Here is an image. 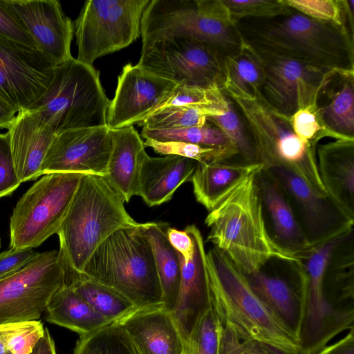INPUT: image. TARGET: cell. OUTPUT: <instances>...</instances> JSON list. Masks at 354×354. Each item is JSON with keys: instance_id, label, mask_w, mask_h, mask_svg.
Wrapping results in <instances>:
<instances>
[{"instance_id": "cell-41", "label": "cell", "mask_w": 354, "mask_h": 354, "mask_svg": "<svg viewBox=\"0 0 354 354\" xmlns=\"http://www.w3.org/2000/svg\"><path fill=\"white\" fill-rule=\"evenodd\" d=\"M144 145L152 148L155 152L160 154L180 156L199 162L227 161L236 156L228 150L183 142H159L146 139Z\"/></svg>"}, {"instance_id": "cell-33", "label": "cell", "mask_w": 354, "mask_h": 354, "mask_svg": "<svg viewBox=\"0 0 354 354\" xmlns=\"http://www.w3.org/2000/svg\"><path fill=\"white\" fill-rule=\"evenodd\" d=\"M66 283L111 322H118L139 309L118 291L82 274L66 273Z\"/></svg>"}, {"instance_id": "cell-36", "label": "cell", "mask_w": 354, "mask_h": 354, "mask_svg": "<svg viewBox=\"0 0 354 354\" xmlns=\"http://www.w3.org/2000/svg\"><path fill=\"white\" fill-rule=\"evenodd\" d=\"M223 112L198 107L171 106L156 111L138 125L163 130L203 126L207 122L208 116L221 115Z\"/></svg>"}, {"instance_id": "cell-1", "label": "cell", "mask_w": 354, "mask_h": 354, "mask_svg": "<svg viewBox=\"0 0 354 354\" xmlns=\"http://www.w3.org/2000/svg\"><path fill=\"white\" fill-rule=\"evenodd\" d=\"M235 26L240 37L257 50L338 73L354 71L353 34L346 26L292 8L271 18L241 19Z\"/></svg>"}, {"instance_id": "cell-3", "label": "cell", "mask_w": 354, "mask_h": 354, "mask_svg": "<svg viewBox=\"0 0 354 354\" xmlns=\"http://www.w3.org/2000/svg\"><path fill=\"white\" fill-rule=\"evenodd\" d=\"M206 260L212 306L221 325L274 354H299V343L255 295L246 275L215 248Z\"/></svg>"}, {"instance_id": "cell-14", "label": "cell", "mask_w": 354, "mask_h": 354, "mask_svg": "<svg viewBox=\"0 0 354 354\" xmlns=\"http://www.w3.org/2000/svg\"><path fill=\"white\" fill-rule=\"evenodd\" d=\"M349 234L316 247L301 260L306 277V289L299 338V354H316L337 334L354 328L332 310L324 295V277L330 259Z\"/></svg>"}, {"instance_id": "cell-46", "label": "cell", "mask_w": 354, "mask_h": 354, "mask_svg": "<svg viewBox=\"0 0 354 354\" xmlns=\"http://www.w3.org/2000/svg\"><path fill=\"white\" fill-rule=\"evenodd\" d=\"M219 354L274 353L253 340L239 337L232 330L222 326L220 335Z\"/></svg>"}, {"instance_id": "cell-29", "label": "cell", "mask_w": 354, "mask_h": 354, "mask_svg": "<svg viewBox=\"0 0 354 354\" xmlns=\"http://www.w3.org/2000/svg\"><path fill=\"white\" fill-rule=\"evenodd\" d=\"M324 126L343 140H354V71L336 73L319 93Z\"/></svg>"}, {"instance_id": "cell-37", "label": "cell", "mask_w": 354, "mask_h": 354, "mask_svg": "<svg viewBox=\"0 0 354 354\" xmlns=\"http://www.w3.org/2000/svg\"><path fill=\"white\" fill-rule=\"evenodd\" d=\"M287 7L310 18L346 26L353 34L354 24L348 15L353 12V0H281Z\"/></svg>"}, {"instance_id": "cell-23", "label": "cell", "mask_w": 354, "mask_h": 354, "mask_svg": "<svg viewBox=\"0 0 354 354\" xmlns=\"http://www.w3.org/2000/svg\"><path fill=\"white\" fill-rule=\"evenodd\" d=\"M263 207L270 218L277 244L299 259L306 258L314 249L309 243L292 205L277 180L265 169L256 174Z\"/></svg>"}, {"instance_id": "cell-45", "label": "cell", "mask_w": 354, "mask_h": 354, "mask_svg": "<svg viewBox=\"0 0 354 354\" xmlns=\"http://www.w3.org/2000/svg\"><path fill=\"white\" fill-rule=\"evenodd\" d=\"M0 37L38 49L32 37L4 0H0Z\"/></svg>"}, {"instance_id": "cell-32", "label": "cell", "mask_w": 354, "mask_h": 354, "mask_svg": "<svg viewBox=\"0 0 354 354\" xmlns=\"http://www.w3.org/2000/svg\"><path fill=\"white\" fill-rule=\"evenodd\" d=\"M264 68L259 52L241 38L238 50L223 57L221 88L227 95L260 93Z\"/></svg>"}, {"instance_id": "cell-48", "label": "cell", "mask_w": 354, "mask_h": 354, "mask_svg": "<svg viewBox=\"0 0 354 354\" xmlns=\"http://www.w3.org/2000/svg\"><path fill=\"white\" fill-rule=\"evenodd\" d=\"M167 239L172 247L188 262L194 251V243L189 234L185 231H180L174 227H167L166 230Z\"/></svg>"}, {"instance_id": "cell-44", "label": "cell", "mask_w": 354, "mask_h": 354, "mask_svg": "<svg viewBox=\"0 0 354 354\" xmlns=\"http://www.w3.org/2000/svg\"><path fill=\"white\" fill-rule=\"evenodd\" d=\"M21 183L15 169L8 133H0V198L12 194Z\"/></svg>"}, {"instance_id": "cell-43", "label": "cell", "mask_w": 354, "mask_h": 354, "mask_svg": "<svg viewBox=\"0 0 354 354\" xmlns=\"http://www.w3.org/2000/svg\"><path fill=\"white\" fill-rule=\"evenodd\" d=\"M234 24L244 19L271 18L286 13L281 0H223Z\"/></svg>"}, {"instance_id": "cell-40", "label": "cell", "mask_w": 354, "mask_h": 354, "mask_svg": "<svg viewBox=\"0 0 354 354\" xmlns=\"http://www.w3.org/2000/svg\"><path fill=\"white\" fill-rule=\"evenodd\" d=\"M221 326L211 306L194 328L186 343L184 354H219Z\"/></svg>"}, {"instance_id": "cell-52", "label": "cell", "mask_w": 354, "mask_h": 354, "mask_svg": "<svg viewBox=\"0 0 354 354\" xmlns=\"http://www.w3.org/2000/svg\"><path fill=\"white\" fill-rule=\"evenodd\" d=\"M0 354H10L1 342H0Z\"/></svg>"}, {"instance_id": "cell-42", "label": "cell", "mask_w": 354, "mask_h": 354, "mask_svg": "<svg viewBox=\"0 0 354 354\" xmlns=\"http://www.w3.org/2000/svg\"><path fill=\"white\" fill-rule=\"evenodd\" d=\"M290 122L297 136L315 149L319 140L324 138L341 139L324 126L318 111L317 104L298 110L290 118Z\"/></svg>"}, {"instance_id": "cell-26", "label": "cell", "mask_w": 354, "mask_h": 354, "mask_svg": "<svg viewBox=\"0 0 354 354\" xmlns=\"http://www.w3.org/2000/svg\"><path fill=\"white\" fill-rule=\"evenodd\" d=\"M110 132L112 147L105 176L128 203L138 194L140 174L148 154L133 126L110 129Z\"/></svg>"}, {"instance_id": "cell-17", "label": "cell", "mask_w": 354, "mask_h": 354, "mask_svg": "<svg viewBox=\"0 0 354 354\" xmlns=\"http://www.w3.org/2000/svg\"><path fill=\"white\" fill-rule=\"evenodd\" d=\"M112 147L108 126L70 129L58 133L40 169L51 173H80L106 176Z\"/></svg>"}, {"instance_id": "cell-11", "label": "cell", "mask_w": 354, "mask_h": 354, "mask_svg": "<svg viewBox=\"0 0 354 354\" xmlns=\"http://www.w3.org/2000/svg\"><path fill=\"white\" fill-rule=\"evenodd\" d=\"M66 283L59 251L39 252L21 270L0 279V324L39 319Z\"/></svg>"}, {"instance_id": "cell-49", "label": "cell", "mask_w": 354, "mask_h": 354, "mask_svg": "<svg viewBox=\"0 0 354 354\" xmlns=\"http://www.w3.org/2000/svg\"><path fill=\"white\" fill-rule=\"evenodd\" d=\"M316 354H354V328L342 339L326 346Z\"/></svg>"}, {"instance_id": "cell-5", "label": "cell", "mask_w": 354, "mask_h": 354, "mask_svg": "<svg viewBox=\"0 0 354 354\" xmlns=\"http://www.w3.org/2000/svg\"><path fill=\"white\" fill-rule=\"evenodd\" d=\"M141 225L111 234L81 274L118 291L139 309L165 307L153 253Z\"/></svg>"}, {"instance_id": "cell-6", "label": "cell", "mask_w": 354, "mask_h": 354, "mask_svg": "<svg viewBox=\"0 0 354 354\" xmlns=\"http://www.w3.org/2000/svg\"><path fill=\"white\" fill-rule=\"evenodd\" d=\"M227 96L245 121L263 169L286 167L304 180L319 196H328L319 174L316 149L297 136L289 118L274 110L260 93Z\"/></svg>"}, {"instance_id": "cell-7", "label": "cell", "mask_w": 354, "mask_h": 354, "mask_svg": "<svg viewBox=\"0 0 354 354\" xmlns=\"http://www.w3.org/2000/svg\"><path fill=\"white\" fill-rule=\"evenodd\" d=\"M142 44L173 37L212 46L224 56L236 53L241 37L223 0H150L140 24Z\"/></svg>"}, {"instance_id": "cell-51", "label": "cell", "mask_w": 354, "mask_h": 354, "mask_svg": "<svg viewBox=\"0 0 354 354\" xmlns=\"http://www.w3.org/2000/svg\"><path fill=\"white\" fill-rule=\"evenodd\" d=\"M18 111L13 106L0 101V129H8Z\"/></svg>"}, {"instance_id": "cell-8", "label": "cell", "mask_w": 354, "mask_h": 354, "mask_svg": "<svg viewBox=\"0 0 354 354\" xmlns=\"http://www.w3.org/2000/svg\"><path fill=\"white\" fill-rule=\"evenodd\" d=\"M109 104L98 72L72 57L54 68L48 88L27 109L41 111L58 134L107 126Z\"/></svg>"}, {"instance_id": "cell-10", "label": "cell", "mask_w": 354, "mask_h": 354, "mask_svg": "<svg viewBox=\"0 0 354 354\" xmlns=\"http://www.w3.org/2000/svg\"><path fill=\"white\" fill-rule=\"evenodd\" d=\"M150 0L84 2L74 23L78 61L93 66L99 57L127 47L140 36L142 14Z\"/></svg>"}, {"instance_id": "cell-34", "label": "cell", "mask_w": 354, "mask_h": 354, "mask_svg": "<svg viewBox=\"0 0 354 354\" xmlns=\"http://www.w3.org/2000/svg\"><path fill=\"white\" fill-rule=\"evenodd\" d=\"M143 138L159 142H183L203 147L228 150L239 156L238 151L224 133L212 123L175 129H151L142 127Z\"/></svg>"}, {"instance_id": "cell-20", "label": "cell", "mask_w": 354, "mask_h": 354, "mask_svg": "<svg viewBox=\"0 0 354 354\" xmlns=\"http://www.w3.org/2000/svg\"><path fill=\"white\" fill-rule=\"evenodd\" d=\"M35 41L37 47L55 66L72 58L74 25L57 0H4Z\"/></svg>"}, {"instance_id": "cell-16", "label": "cell", "mask_w": 354, "mask_h": 354, "mask_svg": "<svg viewBox=\"0 0 354 354\" xmlns=\"http://www.w3.org/2000/svg\"><path fill=\"white\" fill-rule=\"evenodd\" d=\"M53 64L38 49L0 37V101L28 109L48 88Z\"/></svg>"}, {"instance_id": "cell-27", "label": "cell", "mask_w": 354, "mask_h": 354, "mask_svg": "<svg viewBox=\"0 0 354 354\" xmlns=\"http://www.w3.org/2000/svg\"><path fill=\"white\" fill-rule=\"evenodd\" d=\"M199 162L180 156H147L142 165L138 196L149 206L169 201L176 190L191 180Z\"/></svg>"}, {"instance_id": "cell-24", "label": "cell", "mask_w": 354, "mask_h": 354, "mask_svg": "<svg viewBox=\"0 0 354 354\" xmlns=\"http://www.w3.org/2000/svg\"><path fill=\"white\" fill-rule=\"evenodd\" d=\"M117 323L140 354H184L185 342L165 306L138 309Z\"/></svg>"}, {"instance_id": "cell-35", "label": "cell", "mask_w": 354, "mask_h": 354, "mask_svg": "<svg viewBox=\"0 0 354 354\" xmlns=\"http://www.w3.org/2000/svg\"><path fill=\"white\" fill-rule=\"evenodd\" d=\"M73 354H140L128 335L117 323L80 336Z\"/></svg>"}, {"instance_id": "cell-50", "label": "cell", "mask_w": 354, "mask_h": 354, "mask_svg": "<svg viewBox=\"0 0 354 354\" xmlns=\"http://www.w3.org/2000/svg\"><path fill=\"white\" fill-rule=\"evenodd\" d=\"M30 354H57L53 339L47 328Z\"/></svg>"}, {"instance_id": "cell-2", "label": "cell", "mask_w": 354, "mask_h": 354, "mask_svg": "<svg viewBox=\"0 0 354 354\" xmlns=\"http://www.w3.org/2000/svg\"><path fill=\"white\" fill-rule=\"evenodd\" d=\"M205 223L209 228L207 241L246 276L272 260H301L280 248L267 228L256 174L210 211Z\"/></svg>"}, {"instance_id": "cell-13", "label": "cell", "mask_w": 354, "mask_h": 354, "mask_svg": "<svg viewBox=\"0 0 354 354\" xmlns=\"http://www.w3.org/2000/svg\"><path fill=\"white\" fill-rule=\"evenodd\" d=\"M257 50L264 68L260 94L274 110L289 118L301 109L317 104L320 91L338 73Z\"/></svg>"}, {"instance_id": "cell-18", "label": "cell", "mask_w": 354, "mask_h": 354, "mask_svg": "<svg viewBox=\"0 0 354 354\" xmlns=\"http://www.w3.org/2000/svg\"><path fill=\"white\" fill-rule=\"evenodd\" d=\"M178 84L151 73L138 64H126L118 78L107 112L110 129L140 124L153 113Z\"/></svg>"}, {"instance_id": "cell-39", "label": "cell", "mask_w": 354, "mask_h": 354, "mask_svg": "<svg viewBox=\"0 0 354 354\" xmlns=\"http://www.w3.org/2000/svg\"><path fill=\"white\" fill-rule=\"evenodd\" d=\"M44 329L37 320L0 324V342L10 354H30Z\"/></svg>"}, {"instance_id": "cell-22", "label": "cell", "mask_w": 354, "mask_h": 354, "mask_svg": "<svg viewBox=\"0 0 354 354\" xmlns=\"http://www.w3.org/2000/svg\"><path fill=\"white\" fill-rule=\"evenodd\" d=\"M8 133L18 178L21 183L37 179L57 135L55 128L41 111L24 109L17 112Z\"/></svg>"}, {"instance_id": "cell-19", "label": "cell", "mask_w": 354, "mask_h": 354, "mask_svg": "<svg viewBox=\"0 0 354 354\" xmlns=\"http://www.w3.org/2000/svg\"><path fill=\"white\" fill-rule=\"evenodd\" d=\"M246 277L255 295L299 343L306 289L302 261L290 263L289 270L285 274L262 268Z\"/></svg>"}, {"instance_id": "cell-12", "label": "cell", "mask_w": 354, "mask_h": 354, "mask_svg": "<svg viewBox=\"0 0 354 354\" xmlns=\"http://www.w3.org/2000/svg\"><path fill=\"white\" fill-rule=\"evenodd\" d=\"M224 55L216 48L183 37L142 45L138 65L177 84L221 87Z\"/></svg>"}, {"instance_id": "cell-4", "label": "cell", "mask_w": 354, "mask_h": 354, "mask_svg": "<svg viewBox=\"0 0 354 354\" xmlns=\"http://www.w3.org/2000/svg\"><path fill=\"white\" fill-rule=\"evenodd\" d=\"M124 202L105 176L83 175L57 233L66 273L81 274L95 249L111 234L138 225Z\"/></svg>"}, {"instance_id": "cell-25", "label": "cell", "mask_w": 354, "mask_h": 354, "mask_svg": "<svg viewBox=\"0 0 354 354\" xmlns=\"http://www.w3.org/2000/svg\"><path fill=\"white\" fill-rule=\"evenodd\" d=\"M321 180L334 202L354 218V140H335L317 145Z\"/></svg>"}, {"instance_id": "cell-38", "label": "cell", "mask_w": 354, "mask_h": 354, "mask_svg": "<svg viewBox=\"0 0 354 354\" xmlns=\"http://www.w3.org/2000/svg\"><path fill=\"white\" fill-rule=\"evenodd\" d=\"M207 120L218 128L232 143L243 163H260L253 142L229 97L224 112L221 115L208 116Z\"/></svg>"}, {"instance_id": "cell-47", "label": "cell", "mask_w": 354, "mask_h": 354, "mask_svg": "<svg viewBox=\"0 0 354 354\" xmlns=\"http://www.w3.org/2000/svg\"><path fill=\"white\" fill-rule=\"evenodd\" d=\"M39 252L33 249L14 250L9 248L0 253V279L21 270L36 258Z\"/></svg>"}, {"instance_id": "cell-9", "label": "cell", "mask_w": 354, "mask_h": 354, "mask_svg": "<svg viewBox=\"0 0 354 354\" xmlns=\"http://www.w3.org/2000/svg\"><path fill=\"white\" fill-rule=\"evenodd\" d=\"M83 175L51 173L36 181L13 209L10 248L33 249L57 234Z\"/></svg>"}, {"instance_id": "cell-28", "label": "cell", "mask_w": 354, "mask_h": 354, "mask_svg": "<svg viewBox=\"0 0 354 354\" xmlns=\"http://www.w3.org/2000/svg\"><path fill=\"white\" fill-rule=\"evenodd\" d=\"M263 168L261 163L198 162L191 178L195 198L210 212L246 178Z\"/></svg>"}, {"instance_id": "cell-31", "label": "cell", "mask_w": 354, "mask_h": 354, "mask_svg": "<svg viewBox=\"0 0 354 354\" xmlns=\"http://www.w3.org/2000/svg\"><path fill=\"white\" fill-rule=\"evenodd\" d=\"M167 225L156 222L142 223L141 228L151 247L165 308L172 311L177 301L180 277L181 256L170 244Z\"/></svg>"}, {"instance_id": "cell-21", "label": "cell", "mask_w": 354, "mask_h": 354, "mask_svg": "<svg viewBox=\"0 0 354 354\" xmlns=\"http://www.w3.org/2000/svg\"><path fill=\"white\" fill-rule=\"evenodd\" d=\"M194 243L192 258L181 257V277L177 301L171 315L186 343L201 317L211 307L206 252L202 234L195 225L185 230Z\"/></svg>"}, {"instance_id": "cell-53", "label": "cell", "mask_w": 354, "mask_h": 354, "mask_svg": "<svg viewBox=\"0 0 354 354\" xmlns=\"http://www.w3.org/2000/svg\"><path fill=\"white\" fill-rule=\"evenodd\" d=\"M0 248H1V239H0Z\"/></svg>"}, {"instance_id": "cell-15", "label": "cell", "mask_w": 354, "mask_h": 354, "mask_svg": "<svg viewBox=\"0 0 354 354\" xmlns=\"http://www.w3.org/2000/svg\"><path fill=\"white\" fill-rule=\"evenodd\" d=\"M265 169L285 191L313 248L353 231L354 218L347 215L329 196H319L304 180L286 167Z\"/></svg>"}, {"instance_id": "cell-30", "label": "cell", "mask_w": 354, "mask_h": 354, "mask_svg": "<svg viewBox=\"0 0 354 354\" xmlns=\"http://www.w3.org/2000/svg\"><path fill=\"white\" fill-rule=\"evenodd\" d=\"M45 312L48 322L70 329L80 336L114 323L96 311L66 283L53 295Z\"/></svg>"}]
</instances>
